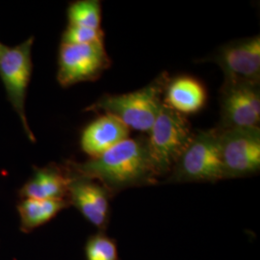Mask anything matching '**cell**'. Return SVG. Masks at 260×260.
<instances>
[{"mask_svg":"<svg viewBox=\"0 0 260 260\" xmlns=\"http://www.w3.org/2000/svg\"><path fill=\"white\" fill-rule=\"evenodd\" d=\"M170 81L168 73H162L137 91L103 94L86 110L104 112L118 118L129 128L149 131L165 103V93Z\"/></svg>","mask_w":260,"mask_h":260,"instance_id":"cell-2","label":"cell"},{"mask_svg":"<svg viewBox=\"0 0 260 260\" xmlns=\"http://www.w3.org/2000/svg\"><path fill=\"white\" fill-rule=\"evenodd\" d=\"M6 48H7V47H6L5 45H3L2 43H0V57L4 53V51L6 50Z\"/></svg>","mask_w":260,"mask_h":260,"instance_id":"cell-18","label":"cell"},{"mask_svg":"<svg viewBox=\"0 0 260 260\" xmlns=\"http://www.w3.org/2000/svg\"><path fill=\"white\" fill-rule=\"evenodd\" d=\"M68 175V196L71 203L90 223L102 228L106 223L109 212V192L95 180L80 176L72 170Z\"/></svg>","mask_w":260,"mask_h":260,"instance_id":"cell-10","label":"cell"},{"mask_svg":"<svg viewBox=\"0 0 260 260\" xmlns=\"http://www.w3.org/2000/svg\"><path fill=\"white\" fill-rule=\"evenodd\" d=\"M208 61L221 68L223 81L259 83L260 37L244 38L225 44Z\"/></svg>","mask_w":260,"mask_h":260,"instance_id":"cell-9","label":"cell"},{"mask_svg":"<svg viewBox=\"0 0 260 260\" xmlns=\"http://www.w3.org/2000/svg\"><path fill=\"white\" fill-rule=\"evenodd\" d=\"M68 167L100 181L108 192L150 184L158 177L149 156L147 137L124 140L100 156L83 163L70 162Z\"/></svg>","mask_w":260,"mask_h":260,"instance_id":"cell-1","label":"cell"},{"mask_svg":"<svg viewBox=\"0 0 260 260\" xmlns=\"http://www.w3.org/2000/svg\"><path fill=\"white\" fill-rule=\"evenodd\" d=\"M219 132L224 178L250 176L259 171V126Z\"/></svg>","mask_w":260,"mask_h":260,"instance_id":"cell-7","label":"cell"},{"mask_svg":"<svg viewBox=\"0 0 260 260\" xmlns=\"http://www.w3.org/2000/svg\"><path fill=\"white\" fill-rule=\"evenodd\" d=\"M70 25L101 29L102 3L98 0H79L71 3L68 9Z\"/></svg>","mask_w":260,"mask_h":260,"instance_id":"cell-15","label":"cell"},{"mask_svg":"<svg viewBox=\"0 0 260 260\" xmlns=\"http://www.w3.org/2000/svg\"><path fill=\"white\" fill-rule=\"evenodd\" d=\"M111 66L104 42L87 45L61 44L57 80L67 88L75 84L99 79Z\"/></svg>","mask_w":260,"mask_h":260,"instance_id":"cell-6","label":"cell"},{"mask_svg":"<svg viewBox=\"0 0 260 260\" xmlns=\"http://www.w3.org/2000/svg\"><path fill=\"white\" fill-rule=\"evenodd\" d=\"M101 42H104V32L102 28L93 29L69 24L63 33L61 44L87 45Z\"/></svg>","mask_w":260,"mask_h":260,"instance_id":"cell-16","label":"cell"},{"mask_svg":"<svg viewBox=\"0 0 260 260\" xmlns=\"http://www.w3.org/2000/svg\"><path fill=\"white\" fill-rule=\"evenodd\" d=\"M67 205L66 200L24 199L18 206L22 229L34 230L49 222Z\"/></svg>","mask_w":260,"mask_h":260,"instance_id":"cell-14","label":"cell"},{"mask_svg":"<svg viewBox=\"0 0 260 260\" xmlns=\"http://www.w3.org/2000/svg\"><path fill=\"white\" fill-rule=\"evenodd\" d=\"M129 133V127L118 118L103 114L83 130L80 140L81 149L90 157H96L128 139Z\"/></svg>","mask_w":260,"mask_h":260,"instance_id":"cell-11","label":"cell"},{"mask_svg":"<svg viewBox=\"0 0 260 260\" xmlns=\"http://www.w3.org/2000/svg\"><path fill=\"white\" fill-rule=\"evenodd\" d=\"M194 135L185 115L164 103L147 137L149 156L158 177L173 171Z\"/></svg>","mask_w":260,"mask_h":260,"instance_id":"cell-3","label":"cell"},{"mask_svg":"<svg viewBox=\"0 0 260 260\" xmlns=\"http://www.w3.org/2000/svg\"><path fill=\"white\" fill-rule=\"evenodd\" d=\"M69 175L55 165L37 169L20 190L24 199L65 200L68 196Z\"/></svg>","mask_w":260,"mask_h":260,"instance_id":"cell-12","label":"cell"},{"mask_svg":"<svg viewBox=\"0 0 260 260\" xmlns=\"http://www.w3.org/2000/svg\"><path fill=\"white\" fill-rule=\"evenodd\" d=\"M221 130L259 126V83L223 81L220 90Z\"/></svg>","mask_w":260,"mask_h":260,"instance_id":"cell-8","label":"cell"},{"mask_svg":"<svg viewBox=\"0 0 260 260\" xmlns=\"http://www.w3.org/2000/svg\"><path fill=\"white\" fill-rule=\"evenodd\" d=\"M177 182H216L223 179L219 129L196 132L171 172Z\"/></svg>","mask_w":260,"mask_h":260,"instance_id":"cell-4","label":"cell"},{"mask_svg":"<svg viewBox=\"0 0 260 260\" xmlns=\"http://www.w3.org/2000/svg\"><path fill=\"white\" fill-rule=\"evenodd\" d=\"M87 260H118L115 243L106 236L98 235L91 238L86 246Z\"/></svg>","mask_w":260,"mask_h":260,"instance_id":"cell-17","label":"cell"},{"mask_svg":"<svg viewBox=\"0 0 260 260\" xmlns=\"http://www.w3.org/2000/svg\"><path fill=\"white\" fill-rule=\"evenodd\" d=\"M206 101L203 85L191 77H178L169 82L165 103L183 115L200 111Z\"/></svg>","mask_w":260,"mask_h":260,"instance_id":"cell-13","label":"cell"},{"mask_svg":"<svg viewBox=\"0 0 260 260\" xmlns=\"http://www.w3.org/2000/svg\"><path fill=\"white\" fill-rule=\"evenodd\" d=\"M34 37L14 47H8L0 57V78L7 98L18 114L23 129L31 142H36L25 114V99L32 75V46Z\"/></svg>","mask_w":260,"mask_h":260,"instance_id":"cell-5","label":"cell"}]
</instances>
